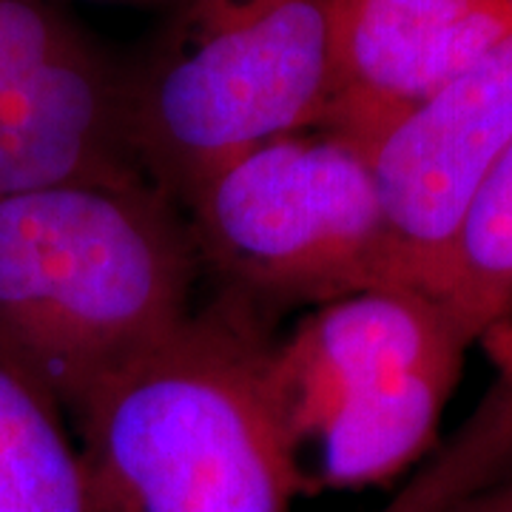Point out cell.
I'll return each instance as SVG.
<instances>
[{"mask_svg":"<svg viewBox=\"0 0 512 512\" xmlns=\"http://www.w3.org/2000/svg\"><path fill=\"white\" fill-rule=\"evenodd\" d=\"M197 262L188 220L148 177L0 197V356L77 416L191 316Z\"/></svg>","mask_w":512,"mask_h":512,"instance_id":"6da1fadb","label":"cell"},{"mask_svg":"<svg viewBox=\"0 0 512 512\" xmlns=\"http://www.w3.org/2000/svg\"><path fill=\"white\" fill-rule=\"evenodd\" d=\"M268 350L259 308L225 291L103 384L74 416L100 512H293Z\"/></svg>","mask_w":512,"mask_h":512,"instance_id":"7a4b0ae2","label":"cell"},{"mask_svg":"<svg viewBox=\"0 0 512 512\" xmlns=\"http://www.w3.org/2000/svg\"><path fill=\"white\" fill-rule=\"evenodd\" d=\"M476 339L419 288L311 308L265 362L268 396L308 490L387 484L436 441Z\"/></svg>","mask_w":512,"mask_h":512,"instance_id":"3957f363","label":"cell"},{"mask_svg":"<svg viewBox=\"0 0 512 512\" xmlns=\"http://www.w3.org/2000/svg\"><path fill=\"white\" fill-rule=\"evenodd\" d=\"M330 0H180L126 63L128 128L151 183L183 205L217 168L322 126Z\"/></svg>","mask_w":512,"mask_h":512,"instance_id":"277c9868","label":"cell"},{"mask_svg":"<svg viewBox=\"0 0 512 512\" xmlns=\"http://www.w3.org/2000/svg\"><path fill=\"white\" fill-rule=\"evenodd\" d=\"M202 262L259 305H325L387 285L370 148L316 126L217 168L183 202Z\"/></svg>","mask_w":512,"mask_h":512,"instance_id":"5b68a950","label":"cell"},{"mask_svg":"<svg viewBox=\"0 0 512 512\" xmlns=\"http://www.w3.org/2000/svg\"><path fill=\"white\" fill-rule=\"evenodd\" d=\"M134 177L126 66L63 0H0V197Z\"/></svg>","mask_w":512,"mask_h":512,"instance_id":"8992f818","label":"cell"},{"mask_svg":"<svg viewBox=\"0 0 512 512\" xmlns=\"http://www.w3.org/2000/svg\"><path fill=\"white\" fill-rule=\"evenodd\" d=\"M512 148V35L370 146L387 285L427 291L467 205Z\"/></svg>","mask_w":512,"mask_h":512,"instance_id":"52a82bcc","label":"cell"},{"mask_svg":"<svg viewBox=\"0 0 512 512\" xmlns=\"http://www.w3.org/2000/svg\"><path fill=\"white\" fill-rule=\"evenodd\" d=\"M322 126L373 146L512 35V0H330Z\"/></svg>","mask_w":512,"mask_h":512,"instance_id":"ba28073f","label":"cell"},{"mask_svg":"<svg viewBox=\"0 0 512 512\" xmlns=\"http://www.w3.org/2000/svg\"><path fill=\"white\" fill-rule=\"evenodd\" d=\"M0 512H100L66 413L3 356Z\"/></svg>","mask_w":512,"mask_h":512,"instance_id":"9c48e42d","label":"cell"},{"mask_svg":"<svg viewBox=\"0 0 512 512\" xmlns=\"http://www.w3.org/2000/svg\"><path fill=\"white\" fill-rule=\"evenodd\" d=\"M424 293L473 339L501 328L512 313V148L478 185Z\"/></svg>","mask_w":512,"mask_h":512,"instance_id":"30bf717a","label":"cell"},{"mask_svg":"<svg viewBox=\"0 0 512 512\" xmlns=\"http://www.w3.org/2000/svg\"><path fill=\"white\" fill-rule=\"evenodd\" d=\"M498 382L450 450L430 467L461 498L495 481L512 456V333L498 348Z\"/></svg>","mask_w":512,"mask_h":512,"instance_id":"8fae6325","label":"cell"},{"mask_svg":"<svg viewBox=\"0 0 512 512\" xmlns=\"http://www.w3.org/2000/svg\"><path fill=\"white\" fill-rule=\"evenodd\" d=\"M447 512H512V476L495 478L487 487L456 501Z\"/></svg>","mask_w":512,"mask_h":512,"instance_id":"7c38bea8","label":"cell"},{"mask_svg":"<svg viewBox=\"0 0 512 512\" xmlns=\"http://www.w3.org/2000/svg\"><path fill=\"white\" fill-rule=\"evenodd\" d=\"M384 512H399V510H393V507H387V510H384Z\"/></svg>","mask_w":512,"mask_h":512,"instance_id":"4fadbf2b","label":"cell"}]
</instances>
